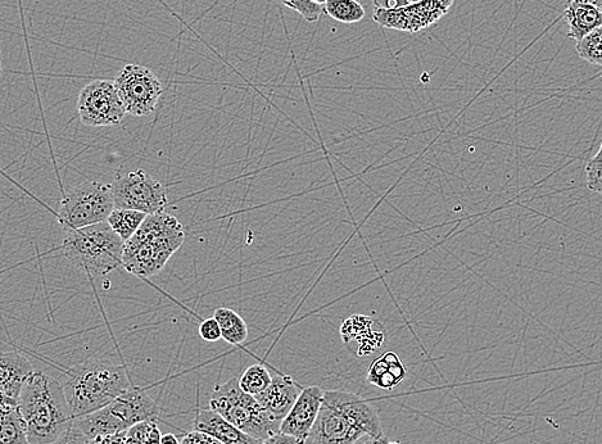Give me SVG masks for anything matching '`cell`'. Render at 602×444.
<instances>
[{"instance_id": "cell-1", "label": "cell", "mask_w": 602, "mask_h": 444, "mask_svg": "<svg viewBox=\"0 0 602 444\" xmlns=\"http://www.w3.org/2000/svg\"><path fill=\"white\" fill-rule=\"evenodd\" d=\"M364 437H386L378 410L359 394L328 391L303 444H357Z\"/></svg>"}, {"instance_id": "cell-2", "label": "cell", "mask_w": 602, "mask_h": 444, "mask_svg": "<svg viewBox=\"0 0 602 444\" xmlns=\"http://www.w3.org/2000/svg\"><path fill=\"white\" fill-rule=\"evenodd\" d=\"M17 407L24 418L30 444H49L72 424L62 383L42 370H34L22 387Z\"/></svg>"}, {"instance_id": "cell-3", "label": "cell", "mask_w": 602, "mask_h": 444, "mask_svg": "<svg viewBox=\"0 0 602 444\" xmlns=\"http://www.w3.org/2000/svg\"><path fill=\"white\" fill-rule=\"evenodd\" d=\"M185 240V230L176 217L157 212L146 219L130 239L124 242L121 266L140 278L160 274Z\"/></svg>"}, {"instance_id": "cell-4", "label": "cell", "mask_w": 602, "mask_h": 444, "mask_svg": "<svg viewBox=\"0 0 602 444\" xmlns=\"http://www.w3.org/2000/svg\"><path fill=\"white\" fill-rule=\"evenodd\" d=\"M124 366L106 359H92L71 366L62 383L72 419L102 409L130 387Z\"/></svg>"}, {"instance_id": "cell-5", "label": "cell", "mask_w": 602, "mask_h": 444, "mask_svg": "<svg viewBox=\"0 0 602 444\" xmlns=\"http://www.w3.org/2000/svg\"><path fill=\"white\" fill-rule=\"evenodd\" d=\"M63 255L84 273L97 278L119 269L124 240L107 222L67 231L61 246Z\"/></svg>"}, {"instance_id": "cell-6", "label": "cell", "mask_w": 602, "mask_h": 444, "mask_svg": "<svg viewBox=\"0 0 602 444\" xmlns=\"http://www.w3.org/2000/svg\"><path fill=\"white\" fill-rule=\"evenodd\" d=\"M158 415L160 410L157 403L148 396L146 389L130 385L102 409L74 421L89 441L99 436L128 432L131 427L143 421L157 420Z\"/></svg>"}, {"instance_id": "cell-7", "label": "cell", "mask_w": 602, "mask_h": 444, "mask_svg": "<svg viewBox=\"0 0 602 444\" xmlns=\"http://www.w3.org/2000/svg\"><path fill=\"white\" fill-rule=\"evenodd\" d=\"M208 409L217 412L235 428L260 441L279 432L280 425L266 414L255 396L242 391L238 378L216 385Z\"/></svg>"}, {"instance_id": "cell-8", "label": "cell", "mask_w": 602, "mask_h": 444, "mask_svg": "<svg viewBox=\"0 0 602 444\" xmlns=\"http://www.w3.org/2000/svg\"><path fill=\"white\" fill-rule=\"evenodd\" d=\"M111 185L101 181H85L62 198L58 222L70 231L106 222L113 210Z\"/></svg>"}, {"instance_id": "cell-9", "label": "cell", "mask_w": 602, "mask_h": 444, "mask_svg": "<svg viewBox=\"0 0 602 444\" xmlns=\"http://www.w3.org/2000/svg\"><path fill=\"white\" fill-rule=\"evenodd\" d=\"M113 207L121 210L157 214L165 210L167 194L164 185L147 171L134 170L119 174L111 184Z\"/></svg>"}, {"instance_id": "cell-10", "label": "cell", "mask_w": 602, "mask_h": 444, "mask_svg": "<svg viewBox=\"0 0 602 444\" xmlns=\"http://www.w3.org/2000/svg\"><path fill=\"white\" fill-rule=\"evenodd\" d=\"M113 85L126 113L137 117L151 115L164 93L160 79L140 65H126Z\"/></svg>"}, {"instance_id": "cell-11", "label": "cell", "mask_w": 602, "mask_h": 444, "mask_svg": "<svg viewBox=\"0 0 602 444\" xmlns=\"http://www.w3.org/2000/svg\"><path fill=\"white\" fill-rule=\"evenodd\" d=\"M81 122L90 128L119 125L126 115L113 81L95 80L81 90L78 99Z\"/></svg>"}, {"instance_id": "cell-12", "label": "cell", "mask_w": 602, "mask_h": 444, "mask_svg": "<svg viewBox=\"0 0 602 444\" xmlns=\"http://www.w3.org/2000/svg\"><path fill=\"white\" fill-rule=\"evenodd\" d=\"M454 0H419L396 8H375L373 20L380 26L405 33H419L446 15Z\"/></svg>"}, {"instance_id": "cell-13", "label": "cell", "mask_w": 602, "mask_h": 444, "mask_svg": "<svg viewBox=\"0 0 602 444\" xmlns=\"http://www.w3.org/2000/svg\"><path fill=\"white\" fill-rule=\"evenodd\" d=\"M324 392L316 385L303 387L300 396L293 403L292 409L280 423L279 432L297 438L302 443L305 442L318 418Z\"/></svg>"}, {"instance_id": "cell-14", "label": "cell", "mask_w": 602, "mask_h": 444, "mask_svg": "<svg viewBox=\"0 0 602 444\" xmlns=\"http://www.w3.org/2000/svg\"><path fill=\"white\" fill-rule=\"evenodd\" d=\"M302 389V385L294 382L291 376L276 374L273 375L269 387L255 397L266 414L280 425Z\"/></svg>"}, {"instance_id": "cell-15", "label": "cell", "mask_w": 602, "mask_h": 444, "mask_svg": "<svg viewBox=\"0 0 602 444\" xmlns=\"http://www.w3.org/2000/svg\"><path fill=\"white\" fill-rule=\"evenodd\" d=\"M193 430L206 434L207 437L215 438L224 444H261L262 442L235 428L223 416L211 409L197 410L196 418L193 421Z\"/></svg>"}, {"instance_id": "cell-16", "label": "cell", "mask_w": 602, "mask_h": 444, "mask_svg": "<svg viewBox=\"0 0 602 444\" xmlns=\"http://www.w3.org/2000/svg\"><path fill=\"white\" fill-rule=\"evenodd\" d=\"M34 366L21 352L0 353V391L17 401Z\"/></svg>"}, {"instance_id": "cell-17", "label": "cell", "mask_w": 602, "mask_h": 444, "mask_svg": "<svg viewBox=\"0 0 602 444\" xmlns=\"http://www.w3.org/2000/svg\"><path fill=\"white\" fill-rule=\"evenodd\" d=\"M344 344L350 346L352 342L359 343L356 355L369 356L378 351L384 343V333L373 330V320L368 316L355 315L348 317L341 328Z\"/></svg>"}, {"instance_id": "cell-18", "label": "cell", "mask_w": 602, "mask_h": 444, "mask_svg": "<svg viewBox=\"0 0 602 444\" xmlns=\"http://www.w3.org/2000/svg\"><path fill=\"white\" fill-rule=\"evenodd\" d=\"M407 370L395 352H386L371 364L368 382L383 391H393L406 378Z\"/></svg>"}, {"instance_id": "cell-19", "label": "cell", "mask_w": 602, "mask_h": 444, "mask_svg": "<svg viewBox=\"0 0 602 444\" xmlns=\"http://www.w3.org/2000/svg\"><path fill=\"white\" fill-rule=\"evenodd\" d=\"M563 16L569 26L570 38L577 42L602 24L601 9L591 4L568 2Z\"/></svg>"}, {"instance_id": "cell-20", "label": "cell", "mask_w": 602, "mask_h": 444, "mask_svg": "<svg viewBox=\"0 0 602 444\" xmlns=\"http://www.w3.org/2000/svg\"><path fill=\"white\" fill-rule=\"evenodd\" d=\"M0 444H30L25 420L17 406L0 407Z\"/></svg>"}, {"instance_id": "cell-21", "label": "cell", "mask_w": 602, "mask_h": 444, "mask_svg": "<svg viewBox=\"0 0 602 444\" xmlns=\"http://www.w3.org/2000/svg\"><path fill=\"white\" fill-rule=\"evenodd\" d=\"M215 320L219 323L221 339L232 346H239L247 341L248 326L243 317L232 310V308H216Z\"/></svg>"}, {"instance_id": "cell-22", "label": "cell", "mask_w": 602, "mask_h": 444, "mask_svg": "<svg viewBox=\"0 0 602 444\" xmlns=\"http://www.w3.org/2000/svg\"><path fill=\"white\" fill-rule=\"evenodd\" d=\"M146 214L143 212L133 210H121V208H113L111 215L108 216L107 224L110 228L115 231L119 237L126 242V240L133 237L135 231L142 225Z\"/></svg>"}, {"instance_id": "cell-23", "label": "cell", "mask_w": 602, "mask_h": 444, "mask_svg": "<svg viewBox=\"0 0 602 444\" xmlns=\"http://www.w3.org/2000/svg\"><path fill=\"white\" fill-rule=\"evenodd\" d=\"M324 11L342 24H356L364 20L366 15L365 8L357 0H327Z\"/></svg>"}, {"instance_id": "cell-24", "label": "cell", "mask_w": 602, "mask_h": 444, "mask_svg": "<svg viewBox=\"0 0 602 444\" xmlns=\"http://www.w3.org/2000/svg\"><path fill=\"white\" fill-rule=\"evenodd\" d=\"M271 379L273 375L270 374L269 369L265 365L256 364L244 371L241 378H238V383L244 393L257 396L269 387Z\"/></svg>"}, {"instance_id": "cell-25", "label": "cell", "mask_w": 602, "mask_h": 444, "mask_svg": "<svg viewBox=\"0 0 602 444\" xmlns=\"http://www.w3.org/2000/svg\"><path fill=\"white\" fill-rule=\"evenodd\" d=\"M601 42H602V27H597L590 34L583 36L581 40H578L576 49L578 56L582 60L591 63V65L602 66V53H601Z\"/></svg>"}, {"instance_id": "cell-26", "label": "cell", "mask_w": 602, "mask_h": 444, "mask_svg": "<svg viewBox=\"0 0 602 444\" xmlns=\"http://www.w3.org/2000/svg\"><path fill=\"white\" fill-rule=\"evenodd\" d=\"M602 146L594 157H590L586 163L587 188L592 193L600 194L602 192L601 171H602Z\"/></svg>"}, {"instance_id": "cell-27", "label": "cell", "mask_w": 602, "mask_h": 444, "mask_svg": "<svg viewBox=\"0 0 602 444\" xmlns=\"http://www.w3.org/2000/svg\"><path fill=\"white\" fill-rule=\"evenodd\" d=\"M285 7L293 9L300 13L307 22H316L319 20L324 8L318 4L312 3L311 0H279Z\"/></svg>"}, {"instance_id": "cell-28", "label": "cell", "mask_w": 602, "mask_h": 444, "mask_svg": "<svg viewBox=\"0 0 602 444\" xmlns=\"http://www.w3.org/2000/svg\"><path fill=\"white\" fill-rule=\"evenodd\" d=\"M199 335H201L203 341L208 343L220 341L221 330L219 323H217L215 320V317H211V319L202 321V324L199 325Z\"/></svg>"}, {"instance_id": "cell-29", "label": "cell", "mask_w": 602, "mask_h": 444, "mask_svg": "<svg viewBox=\"0 0 602 444\" xmlns=\"http://www.w3.org/2000/svg\"><path fill=\"white\" fill-rule=\"evenodd\" d=\"M49 444H88V439H86L78 425L75 424V421H72L66 432L62 433L56 441Z\"/></svg>"}, {"instance_id": "cell-30", "label": "cell", "mask_w": 602, "mask_h": 444, "mask_svg": "<svg viewBox=\"0 0 602 444\" xmlns=\"http://www.w3.org/2000/svg\"><path fill=\"white\" fill-rule=\"evenodd\" d=\"M125 433L108 434L89 439L88 444H125Z\"/></svg>"}, {"instance_id": "cell-31", "label": "cell", "mask_w": 602, "mask_h": 444, "mask_svg": "<svg viewBox=\"0 0 602 444\" xmlns=\"http://www.w3.org/2000/svg\"><path fill=\"white\" fill-rule=\"evenodd\" d=\"M261 444H303L301 441H298L297 438L287 436V434L283 433H275L273 436L267 437Z\"/></svg>"}, {"instance_id": "cell-32", "label": "cell", "mask_w": 602, "mask_h": 444, "mask_svg": "<svg viewBox=\"0 0 602 444\" xmlns=\"http://www.w3.org/2000/svg\"><path fill=\"white\" fill-rule=\"evenodd\" d=\"M419 2V0H374L375 8H396L402 6H409Z\"/></svg>"}, {"instance_id": "cell-33", "label": "cell", "mask_w": 602, "mask_h": 444, "mask_svg": "<svg viewBox=\"0 0 602 444\" xmlns=\"http://www.w3.org/2000/svg\"><path fill=\"white\" fill-rule=\"evenodd\" d=\"M206 439V434L193 430V432L185 434V436L181 438V441H179V444H206Z\"/></svg>"}, {"instance_id": "cell-34", "label": "cell", "mask_w": 602, "mask_h": 444, "mask_svg": "<svg viewBox=\"0 0 602 444\" xmlns=\"http://www.w3.org/2000/svg\"><path fill=\"white\" fill-rule=\"evenodd\" d=\"M17 406V401L0 391V407Z\"/></svg>"}, {"instance_id": "cell-35", "label": "cell", "mask_w": 602, "mask_h": 444, "mask_svg": "<svg viewBox=\"0 0 602 444\" xmlns=\"http://www.w3.org/2000/svg\"><path fill=\"white\" fill-rule=\"evenodd\" d=\"M386 443H387L386 437H383V438L364 437L357 444H386Z\"/></svg>"}, {"instance_id": "cell-36", "label": "cell", "mask_w": 602, "mask_h": 444, "mask_svg": "<svg viewBox=\"0 0 602 444\" xmlns=\"http://www.w3.org/2000/svg\"><path fill=\"white\" fill-rule=\"evenodd\" d=\"M160 444H179V439L175 434H165L161 436Z\"/></svg>"}, {"instance_id": "cell-37", "label": "cell", "mask_w": 602, "mask_h": 444, "mask_svg": "<svg viewBox=\"0 0 602 444\" xmlns=\"http://www.w3.org/2000/svg\"><path fill=\"white\" fill-rule=\"evenodd\" d=\"M568 2H581L591 4V6H595L597 8L602 9V0H567V3Z\"/></svg>"}, {"instance_id": "cell-38", "label": "cell", "mask_w": 602, "mask_h": 444, "mask_svg": "<svg viewBox=\"0 0 602 444\" xmlns=\"http://www.w3.org/2000/svg\"><path fill=\"white\" fill-rule=\"evenodd\" d=\"M206 444H224V443L217 441V439H215V438L207 437Z\"/></svg>"}, {"instance_id": "cell-39", "label": "cell", "mask_w": 602, "mask_h": 444, "mask_svg": "<svg viewBox=\"0 0 602 444\" xmlns=\"http://www.w3.org/2000/svg\"><path fill=\"white\" fill-rule=\"evenodd\" d=\"M312 3L318 4V6L323 7L327 0H311Z\"/></svg>"}, {"instance_id": "cell-40", "label": "cell", "mask_w": 602, "mask_h": 444, "mask_svg": "<svg viewBox=\"0 0 602 444\" xmlns=\"http://www.w3.org/2000/svg\"><path fill=\"white\" fill-rule=\"evenodd\" d=\"M2 43H0V75H2Z\"/></svg>"}, {"instance_id": "cell-41", "label": "cell", "mask_w": 602, "mask_h": 444, "mask_svg": "<svg viewBox=\"0 0 602 444\" xmlns=\"http://www.w3.org/2000/svg\"><path fill=\"white\" fill-rule=\"evenodd\" d=\"M386 444H402V443H400V442H388V441H387V443H386Z\"/></svg>"}]
</instances>
